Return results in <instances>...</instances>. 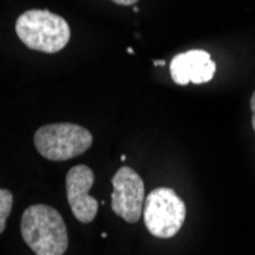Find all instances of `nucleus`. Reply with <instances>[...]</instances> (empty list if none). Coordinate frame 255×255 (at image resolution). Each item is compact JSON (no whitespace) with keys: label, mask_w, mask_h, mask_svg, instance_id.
Here are the masks:
<instances>
[{"label":"nucleus","mask_w":255,"mask_h":255,"mask_svg":"<svg viewBox=\"0 0 255 255\" xmlns=\"http://www.w3.org/2000/svg\"><path fill=\"white\" fill-rule=\"evenodd\" d=\"M20 233L35 255H64L69 246L67 228L55 208L35 203L21 214Z\"/></svg>","instance_id":"obj_1"},{"label":"nucleus","mask_w":255,"mask_h":255,"mask_svg":"<svg viewBox=\"0 0 255 255\" xmlns=\"http://www.w3.org/2000/svg\"><path fill=\"white\" fill-rule=\"evenodd\" d=\"M15 32L26 48L44 54H55L71 40V26L58 14L48 9H29L15 21Z\"/></svg>","instance_id":"obj_2"},{"label":"nucleus","mask_w":255,"mask_h":255,"mask_svg":"<svg viewBox=\"0 0 255 255\" xmlns=\"http://www.w3.org/2000/svg\"><path fill=\"white\" fill-rule=\"evenodd\" d=\"M94 142L92 133L72 123H55L40 127L34 134L37 151L48 160H69L86 153Z\"/></svg>","instance_id":"obj_3"},{"label":"nucleus","mask_w":255,"mask_h":255,"mask_svg":"<svg viewBox=\"0 0 255 255\" xmlns=\"http://www.w3.org/2000/svg\"><path fill=\"white\" fill-rule=\"evenodd\" d=\"M144 203V223L153 237L171 239L179 233L187 217V206L174 190L154 188Z\"/></svg>","instance_id":"obj_4"},{"label":"nucleus","mask_w":255,"mask_h":255,"mask_svg":"<svg viewBox=\"0 0 255 255\" xmlns=\"http://www.w3.org/2000/svg\"><path fill=\"white\" fill-rule=\"evenodd\" d=\"M112 210L127 223H137L144 214V180L133 168L123 165L112 177Z\"/></svg>","instance_id":"obj_5"},{"label":"nucleus","mask_w":255,"mask_h":255,"mask_svg":"<svg viewBox=\"0 0 255 255\" xmlns=\"http://www.w3.org/2000/svg\"><path fill=\"white\" fill-rule=\"evenodd\" d=\"M95 173L90 167L80 164L66 174V194L71 211L81 223L94 222L98 214V200L89 194L94 187Z\"/></svg>","instance_id":"obj_6"},{"label":"nucleus","mask_w":255,"mask_h":255,"mask_svg":"<svg viewBox=\"0 0 255 255\" xmlns=\"http://www.w3.org/2000/svg\"><path fill=\"white\" fill-rule=\"evenodd\" d=\"M216 74V63L211 55L202 49H193L177 54L170 63L171 80L179 86L190 83L203 84L211 81Z\"/></svg>","instance_id":"obj_7"},{"label":"nucleus","mask_w":255,"mask_h":255,"mask_svg":"<svg viewBox=\"0 0 255 255\" xmlns=\"http://www.w3.org/2000/svg\"><path fill=\"white\" fill-rule=\"evenodd\" d=\"M12 193L6 188H0V234L3 233L6 228V220L12 210Z\"/></svg>","instance_id":"obj_8"},{"label":"nucleus","mask_w":255,"mask_h":255,"mask_svg":"<svg viewBox=\"0 0 255 255\" xmlns=\"http://www.w3.org/2000/svg\"><path fill=\"white\" fill-rule=\"evenodd\" d=\"M112 2L120 5V6H134L139 0H112Z\"/></svg>","instance_id":"obj_9"},{"label":"nucleus","mask_w":255,"mask_h":255,"mask_svg":"<svg viewBox=\"0 0 255 255\" xmlns=\"http://www.w3.org/2000/svg\"><path fill=\"white\" fill-rule=\"evenodd\" d=\"M251 110H252V128L255 131V90L251 97Z\"/></svg>","instance_id":"obj_10"},{"label":"nucleus","mask_w":255,"mask_h":255,"mask_svg":"<svg viewBox=\"0 0 255 255\" xmlns=\"http://www.w3.org/2000/svg\"><path fill=\"white\" fill-rule=\"evenodd\" d=\"M153 64H156V66H164V64H165V61H164V60H159V61H157V60H154V61H153Z\"/></svg>","instance_id":"obj_11"}]
</instances>
